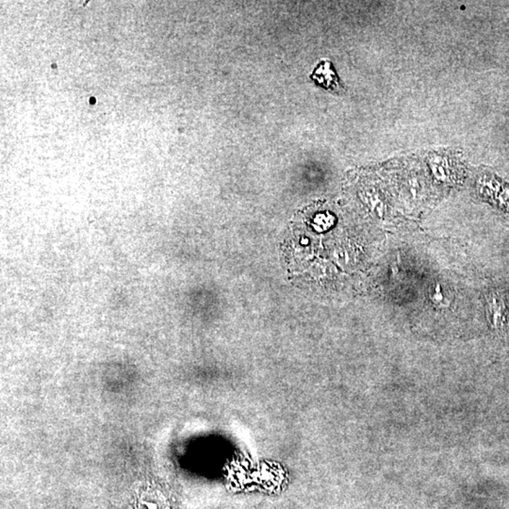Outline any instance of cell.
I'll return each mask as SVG.
<instances>
[{
  "instance_id": "1",
  "label": "cell",
  "mask_w": 509,
  "mask_h": 509,
  "mask_svg": "<svg viewBox=\"0 0 509 509\" xmlns=\"http://www.w3.org/2000/svg\"><path fill=\"white\" fill-rule=\"evenodd\" d=\"M485 308L490 326L496 331H505L509 324V310L503 296L497 290H490L487 295Z\"/></svg>"
},
{
  "instance_id": "2",
  "label": "cell",
  "mask_w": 509,
  "mask_h": 509,
  "mask_svg": "<svg viewBox=\"0 0 509 509\" xmlns=\"http://www.w3.org/2000/svg\"><path fill=\"white\" fill-rule=\"evenodd\" d=\"M311 80L324 89L331 92H340L342 89L339 79L332 68L331 62L323 61L317 66L311 74Z\"/></svg>"
}]
</instances>
